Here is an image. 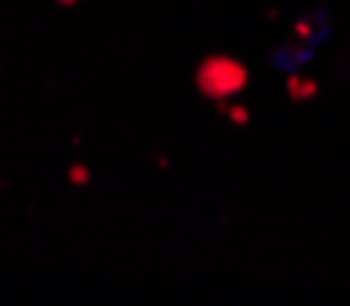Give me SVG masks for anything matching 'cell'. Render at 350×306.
<instances>
[{"label": "cell", "mask_w": 350, "mask_h": 306, "mask_svg": "<svg viewBox=\"0 0 350 306\" xmlns=\"http://www.w3.org/2000/svg\"><path fill=\"white\" fill-rule=\"evenodd\" d=\"M59 4H78V0H59Z\"/></svg>", "instance_id": "cell-5"}, {"label": "cell", "mask_w": 350, "mask_h": 306, "mask_svg": "<svg viewBox=\"0 0 350 306\" xmlns=\"http://www.w3.org/2000/svg\"><path fill=\"white\" fill-rule=\"evenodd\" d=\"M225 114H229L236 126H247V111H243V107H225Z\"/></svg>", "instance_id": "cell-3"}, {"label": "cell", "mask_w": 350, "mask_h": 306, "mask_svg": "<svg viewBox=\"0 0 350 306\" xmlns=\"http://www.w3.org/2000/svg\"><path fill=\"white\" fill-rule=\"evenodd\" d=\"M70 181H74V185H85V181H89V170H85V166H74V170H70Z\"/></svg>", "instance_id": "cell-4"}, {"label": "cell", "mask_w": 350, "mask_h": 306, "mask_svg": "<svg viewBox=\"0 0 350 306\" xmlns=\"http://www.w3.org/2000/svg\"><path fill=\"white\" fill-rule=\"evenodd\" d=\"M288 97L291 100H314L317 97V81L299 78V74H288Z\"/></svg>", "instance_id": "cell-2"}, {"label": "cell", "mask_w": 350, "mask_h": 306, "mask_svg": "<svg viewBox=\"0 0 350 306\" xmlns=\"http://www.w3.org/2000/svg\"><path fill=\"white\" fill-rule=\"evenodd\" d=\"M247 85V71H243L240 60H232V55H211V60L200 63V71H196V89L203 92L206 100H232L236 92Z\"/></svg>", "instance_id": "cell-1"}]
</instances>
